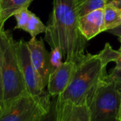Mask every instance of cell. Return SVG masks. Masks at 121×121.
Segmentation results:
<instances>
[{"instance_id": "9", "label": "cell", "mask_w": 121, "mask_h": 121, "mask_svg": "<svg viewBox=\"0 0 121 121\" xmlns=\"http://www.w3.org/2000/svg\"><path fill=\"white\" fill-rule=\"evenodd\" d=\"M54 117L55 121H91L87 99L80 103L56 99Z\"/></svg>"}, {"instance_id": "10", "label": "cell", "mask_w": 121, "mask_h": 121, "mask_svg": "<svg viewBox=\"0 0 121 121\" xmlns=\"http://www.w3.org/2000/svg\"><path fill=\"white\" fill-rule=\"evenodd\" d=\"M79 24L82 34L88 41L105 31L104 9H98L81 17Z\"/></svg>"}, {"instance_id": "1", "label": "cell", "mask_w": 121, "mask_h": 121, "mask_svg": "<svg viewBox=\"0 0 121 121\" xmlns=\"http://www.w3.org/2000/svg\"><path fill=\"white\" fill-rule=\"evenodd\" d=\"M79 20L76 0H54L45 40L51 48H60L65 61L79 63L86 55L88 40L81 33Z\"/></svg>"}, {"instance_id": "3", "label": "cell", "mask_w": 121, "mask_h": 121, "mask_svg": "<svg viewBox=\"0 0 121 121\" xmlns=\"http://www.w3.org/2000/svg\"><path fill=\"white\" fill-rule=\"evenodd\" d=\"M15 42L16 41L14 39L11 31L4 29L0 31L1 72L4 105L22 94L29 93L19 66Z\"/></svg>"}, {"instance_id": "14", "label": "cell", "mask_w": 121, "mask_h": 121, "mask_svg": "<svg viewBox=\"0 0 121 121\" xmlns=\"http://www.w3.org/2000/svg\"><path fill=\"white\" fill-rule=\"evenodd\" d=\"M46 28L47 26L44 25L40 19L32 12L24 31L29 33L31 38H36L37 35L45 33Z\"/></svg>"}, {"instance_id": "6", "label": "cell", "mask_w": 121, "mask_h": 121, "mask_svg": "<svg viewBox=\"0 0 121 121\" xmlns=\"http://www.w3.org/2000/svg\"><path fill=\"white\" fill-rule=\"evenodd\" d=\"M15 47L19 66L29 93L33 95L43 93L46 87L33 65L27 42L21 39L15 42Z\"/></svg>"}, {"instance_id": "23", "label": "cell", "mask_w": 121, "mask_h": 121, "mask_svg": "<svg viewBox=\"0 0 121 121\" xmlns=\"http://www.w3.org/2000/svg\"><path fill=\"white\" fill-rule=\"evenodd\" d=\"M43 121H55V117H54V110H53V115H52V117H51V111L50 112L48 113V115H47V117L43 120Z\"/></svg>"}, {"instance_id": "16", "label": "cell", "mask_w": 121, "mask_h": 121, "mask_svg": "<svg viewBox=\"0 0 121 121\" xmlns=\"http://www.w3.org/2000/svg\"><path fill=\"white\" fill-rule=\"evenodd\" d=\"M120 54L119 51H115L109 43H106L104 48L98 53L105 65L110 62H115V59Z\"/></svg>"}, {"instance_id": "5", "label": "cell", "mask_w": 121, "mask_h": 121, "mask_svg": "<svg viewBox=\"0 0 121 121\" xmlns=\"http://www.w3.org/2000/svg\"><path fill=\"white\" fill-rule=\"evenodd\" d=\"M51 95L22 94L0 109V121H43L51 111Z\"/></svg>"}, {"instance_id": "18", "label": "cell", "mask_w": 121, "mask_h": 121, "mask_svg": "<svg viewBox=\"0 0 121 121\" xmlns=\"http://www.w3.org/2000/svg\"><path fill=\"white\" fill-rule=\"evenodd\" d=\"M108 75L112 79H113L116 82L120 89L121 90V69L114 68Z\"/></svg>"}, {"instance_id": "24", "label": "cell", "mask_w": 121, "mask_h": 121, "mask_svg": "<svg viewBox=\"0 0 121 121\" xmlns=\"http://www.w3.org/2000/svg\"><path fill=\"white\" fill-rule=\"evenodd\" d=\"M118 37H119V41H120V43H121V36H118ZM118 51L121 53V46H120V48H119V50H118Z\"/></svg>"}, {"instance_id": "2", "label": "cell", "mask_w": 121, "mask_h": 121, "mask_svg": "<svg viewBox=\"0 0 121 121\" xmlns=\"http://www.w3.org/2000/svg\"><path fill=\"white\" fill-rule=\"evenodd\" d=\"M107 75L106 65L98 53H86L79 62L69 86L57 96V100L80 103L87 99L97 83Z\"/></svg>"}, {"instance_id": "4", "label": "cell", "mask_w": 121, "mask_h": 121, "mask_svg": "<svg viewBox=\"0 0 121 121\" xmlns=\"http://www.w3.org/2000/svg\"><path fill=\"white\" fill-rule=\"evenodd\" d=\"M87 102L91 121H121L120 89L108 74L89 93Z\"/></svg>"}, {"instance_id": "17", "label": "cell", "mask_w": 121, "mask_h": 121, "mask_svg": "<svg viewBox=\"0 0 121 121\" xmlns=\"http://www.w3.org/2000/svg\"><path fill=\"white\" fill-rule=\"evenodd\" d=\"M51 49V51L50 52V61L53 70H55L63 64V54L61 50L58 47H55Z\"/></svg>"}, {"instance_id": "25", "label": "cell", "mask_w": 121, "mask_h": 121, "mask_svg": "<svg viewBox=\"0 0 121 121\" xmlns=\"http://www.w3.org/2000/svg\"><path fill=\"white\" fill-rule=\"evenodd\" d=\"M76 1H77V4H79L83 1V0H76Z\"/></svg>"}, {"instance_id": "8", "label": "cell", "mask_w": 121, "mask_h": 121, "mask_svg": "<svg viewBox=\"0 0 121 121\" xmlns=\"http://www.w3.org/2000/svg\"><path fill=\"white\" fill-rule=\"evenodd\" d=\"M79 63L64 61L50 75L47 90L51 96L55 97L61 94L71 83Z\"/></svg>"}, {"instance_id": "26", "label": "cell", "mask_w": 121, "mask_h": 121, "mask_svg": "<svg viewBox=\"0 0 121 121\" xmlns=\"http://www.w3.org/2000/svg\"><path fill=\"white\" fill-rule=\"evenodd\" d=\"M120 98H121V90H120Z\"/></svg>"}, {"instance_id": "13", "label": "cell", "mask_w": 121, "mask_h": 121, "mask_svg": "<svg viewBox=\"0 0 121 121\" xmlns=\"http://www.w3.org/2000/svg\"><path fill=\"white\" fill-rule=\"evenodd\" d=\"M110 0H83L78 4V11L81 17L98 9H104Z\"/></svg>"}, {"instance_id": "12", "label": "cell", "mask_w": 121, "mask_h": 121, "mask_svg": "<svg viewBox=\"0 0 121 121\" xmlns=\"http://www.w3.org/2000/svg\"><path fill=\"white\" fill-rule=\"evenodd\" d=\"M121 25V10L108 2L104 8V27L108 31Z\"/></svg>"}, {"instance_id": "7", "label": "cell", "mask_w": 121, "mask_h": 121, "mask_svg": "<svg viewBox=\"0 0 121 121\" xmlns=\"http://www.w3.org/2000/svg\"><path fill=\"white\" fill-rule=\"evenodd\" d=\"M31 61L45 87L47 86L50 75L54 71L50 61V52L44 44L43 39L31 38L27 41Z\"/></svg>"}, {"instance_id": "21", "label": "cell", "mask_w": 121, "mask_h": 121, "mask_svg": "<svg viewBox=\"0 0 121 121\" xmlns=\"http://www.w3.org/2000/svg\"><path fill=\"white\" fill-rule=\"evenodd\" d=\"M115 63L116 64V66L115 68L121 69V53L120 52V54L118 55V56L117 57V58L115 59Z\"/></svg>"}, {"instance_id": "11", "label": "cell", "mask_w": 121, "mask_h": 121, "mask_svg": "<svg viewBox=\"0 0 121 121\" xmlns=\"http://www.w3.org/2000/svg\"><path fill=\"white\" fill-rule=\"evenodd\" d=\"M34 0H0V24L6 22L19 10L29 8Z\"/></svg>"}, {"instance_id": "15", "label": "cell", "mask_w": 121, "mask_h": 121, "mask_svg": "<svg viewBox=\"0 0 121 121\" xmlns=\"http://www.w3.org/2000/svg\"><path fill=\"white\" fill-rule=\"evenodd\" d=\"M31 14L32 12L29 9V8H24L17 11L13 16L15 17L17 21V25L14 27V29L25 31Z\"/></svg>"}, {"instance_id": "19", "label": "cell", "mask_w": 121, "mask_h": 121, "mask_svg": "<svg viewBox=\"0 0 121 121\" xmlns=\"http://www.w3.org/2000/svg\"><path fill=\"white\" fill-rule=\"evenodd\" d=\"M4 29V25L0 24V31ZM1 52H0V109H2L4 105V96H3V86L2 80V72H1Z\"/></svg>"}, {"instance_id": "20", "label": "cell", "mask_w": 121, "mask_h": 121, "mask_svg": "<svg viewBox=\"0 0 121 121\" xmlns=\"http://www.w3.org/2000/svg\"><path fill=\"white\" fill-rule=\"evenodd\" d=\"M108 32L115 35V36H121V25L115 28V29H112L111 30H109L108 31Z\"/></svg>"}, {"instance_id": "22", "label": "cell", "mask_w": 121, "mask_h": 121, "mask_svg": "<svg viewBox=\"0 0 121 121\" xmlns=\"http://www.w3.org/2000/svg\"><path fill=\"white\" fill-rule=\"evenodd\" d=\"M109 2L121 10V0H110Z\"/></svg>"}]
</instances>
